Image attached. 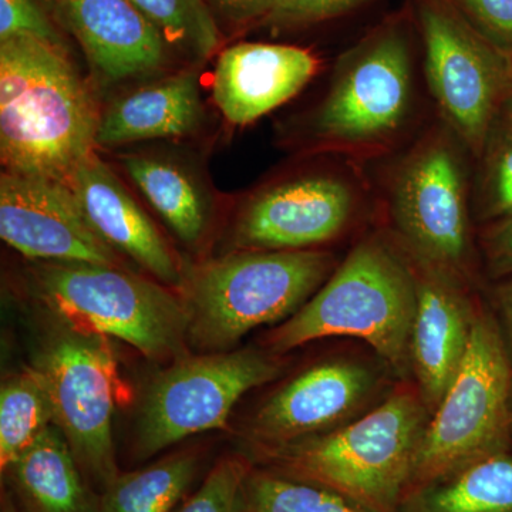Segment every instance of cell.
<instances>
[{"mask_svg":"<svg viewBox=\"0 0 512 512\" xmlns=\"http://www.w3.org/2000/svg\"><path fill=\"white\" fill-rule=\"evenodd\" d=\"M198 470L191 453L163 458L133 473H119L104 487L100 512H170L183 498Z\"/></svg>","mask_w":512,"mask_h":512,"instance_id":"603a6c76","label":"cell"},{"mask_svg":"<svg viewBox=\"0 0 512 512\" xmlns=\"http://www.w3.org/2000/svg\"><path fill=\"white\" fill-rule=\"evenodd\" d=\"M511 367L493 322L473 319L470 342L436 417L421 437L412 480L429 487L504 453L510 431Z\"/></svg>","mask_w":512,"mask_h":512,"instance_id":"52a82bcc","label":"cell"},{"mask_svg":"<svg viewBox=\"0 0 512 512\" xmlns=\"http://www.w3.org/2000/svg\"><path fill=\"white\" fill-rule=\"evenodd\" d=\"M106 84L157 70L167 43L133 0H50Z\"/></svg>","mask_w":512,"mask_h":512,"instance_id":"9a60e30c","label":"cell"},{"mask_svg":"<svg viewBox=\"0 0 512 512\" xmlns=\"http://www.w3.org/2000/svg\"><path fill=\"white\" fill-rule=\"evenodd\" d=\"M413 64L409 23H380L340 56L329 92L309 120V136L359 160L392 150L413 119Z\"/></svg>","mask_w":512,"mask_h":512,"instance_id":"7a4b0ae2","label":"cell"},{"mask_svg":"<svg viewBox=\"0 0 512 512\" xmlns=\"http://www.w3.org/2000/svg\"><path fill=\"white\" fill-rule=\"evenodd\" d=\"M423 420L413 396L396 394L356 423L278 456L289 473L309 484L372 512H396L412 480Z\"/></svg>","mask_w":512,"mask_h":512,"instance_id":"8992f818","label":"cell"},{"mask_svg":"<svg viewBox=\"0 0 512 512\" xmlns=\"http://www.w3.org/2000/svg\"><path fill=\"white\" fill-rule=\"evenodd\" d=\"M32 36L62 45L59 33L36 0H0V40Z\"/></svg>","mask_w":512,"mask_h":512,"instance_id":"f546056e","label":"cell"},{"mask_svg":"<svg viewBox=\"0 0 512 512\" xmlns=\"http://www.w3.org/2000/svg\"><path fill=\"white\" fill-rule=\"evenodd\" d=\"M35 367L45 379L55 426L84 473L106 487L120 473L113 414L121 394L106 336L66 326L47 343Z\"/></svg>","mask_w":512,"mask_h":512,"instance_id":"30bf717a","label":"cell"},{"mask_svg":"<svg viewBox=\"0 0 512 512\" xmlns=\"http://www.w3.org/2000/svg\"><path fill=\"white\" fill-rule=\"evenodd\" d=\"M101 114L63 46L0 40L3 171L69 181L97 146Z\"/></svg>","mask_w":512,"mask_h":512,"instance_id":"6da1fadb","label":"cell"},{"mask_svg":"<svg viewBox=\"0 0 512 512\" xmlns=\"http://www.w3.org/2000/svg\"><path fill=\"white\" fill-rule=\"evenodd\" d=\"M0 237L36 262L120 266L116 251L94 232L66 181L3 171Z\"/></svg>","mask_w":512,"mask_h":512,"instance_id":"7c38bea8","label":"cell"},{"mask_svg":"<svg viewBox=\"0 0 512 512\" xmlns=\"http://www.w3.org/2000/svg\"><path fill=\"white\" fill-rule=\"evenodd\" d=\"M467 22L512 64V0H451Z\"/></svg>","mask_w":512,"mask_h":512,"instance_id":"f1b7e54d","label":"cell"},{"mask_svg":"<svg viewBox=\"0 0 512 512\" xmlns=\"http://www.w3.org/2000/svg\"><path fill=\"white\" fill-rule=\"evenodd\" d=\"M123 165L128 177L181 241L194 244L201 238L207 222L204 200L180 167L146 156L123 157Z\"/></svg>","mask_w":512,"mask_h":512,"instance_id":"7402d4cb","label":"cell"},{"mask_svg":"<svg viewBox=\"0 0 512 512\" xmlns=\"http://www.w3.org/2000/svg\"><path fill=\"white\" fill-rule=\"evenodd\" d=\"M510 305H511V315H512V288L510 291Z\"/></svg>","mask_w":512,"mask_h":512,"instance_id":"d590c367","label":"cell"},{"mask_svg":"<svg viewBox=\"0 0 512 512\" xmlns=\"http://www.w3.org/2000/svg\"><path fill=\"white\" fill-rule=\"evenodd\" d=\"M251 471L242 458H222L178 512H241L242 494Z\"/></svg>","mask_w":512,"mask_h":512,"instance_id":"83f0119b","label":"cell"},{"mask_svg":"<svg viewBox=\"0 0 512 512\" xmlns=\"http://www.w3.org/2000/svg\"><path fill=\"white\" fill-rule=\"evenodd\" d=\"M2 512H19L16 505L13 504L12 497L9 494H3L2 497Z\"/></svg>","mask_w":512,"mask_h":512,"instance_id":"e575fe53","label":"cell"},{"mask_svg":"<svg viewBox=\"0 0 512 512\" xmlns=\"http://www.w3.org/2000/svg\"><path fill=\"white\" fill-rule=\"evenodd\" d=\"M67 183L84 217L109 247L133 259L164 284L183 286L177 261L156 225L96 154L84 160Z\"/></svg>","mask_w":512,"mask_h":512,"instance_id":"2e32d148","label":"cell"},{"mask_svg":"<svg viewBox=\"0 0 512 512\" xmlns=\"http://www.w3.org/2000/svg\"><path fill=\"white\" fill-rule=\"evenodd\" d=\"M416 308L417 276L380 239H366L271 342L286 352L329 336H353L403 370L410 359Z\"/></svg>","mask_w":512,"mask_h":512,"instance_id":"3957f363","label":"cell"},{"mask_svg":"<svg viewBox=\"0 0 512 512\" xmlns=\"http://www.w3.org/2000/svg\"><path fill=\"white\" fill-rule=\"evenodd\" d=\"M72 448L55 424L10 466L6 476L29 512H100Z\"/></svg>","mask_w":512,"mask_h":512,"instance_id":"ffe728a7","label":"cell"},{"mask_svg":"<svg viewBox=\"0 0 512 512\" xmlns=\"http://www.w3.org/2000/svg\"><path fill=\"white\" fill-rule=\"evenodd\" d=\"M498 119H501L512 126V93L507 97V100L504 101V106L503 109H501V114Z\"/></svg>","mask_w":512,"mask_h":512,"instance_id":"836d02e7","label":"cell"},{"mask_svg":"<svg viewBox=\"0 0 512 512\" xmlns=\"http://www.w3.org/2000/svg\"><path fill=\"white\" fill-rule=\"evenodd\" d=\"M174 47L191 59H207L220 45V30L205 0H133Z\"/></svg>","mask_w":512,"mask_h":512,"instance_id":"d4e9b609","label":"cell"},{"mask_svg":"<svg viewBox=\"0 0 512 512\" xmlns=\"http://www.w3.org/2000/svg\"><path fill=\"white\" fill-rule=\"evenodd\" d=\"M480 207L490 218L512 214V126L498 119L480 157Z\"/></svg>","mask_w":512,"mask_h":512,"instance_id":"4316f807","label":"cell"},{"mask_svg":"<svg viewBox=\"0 0 512 512\" xmlns=\"http://www.w3.org/2000/svg\"><path fill=\"white\" fill-rule=\"evenodd\" d=\"M359 191L349 178L305 175L258 192L241 212L235 244L254 251H301L338 237Z\"/></svg>","mask_w":512,"mask_h":512,"instance_id":"4fadbf2b","label":"cell"},{"mask_svg":"<svg viewBox=\"0 0 512 512\" xmlns=\"http://www.w3.org/2000/svg\"><path fill=\"white\" fill-rule=\"evenodd\" d=\"M369 0H279L268 22L282 26L311 25L346 15Z\"/></svg>","mask_w":512,"mask_h":512,"instance_id":"4dcf8cb0","label":"cell"},{"mask_svg":"<svg viewBox=\"0 0 512 512\" xmlns=\"http://www.w3.org/2000/svg\"><path fill=\"white\" fill-rule=\"evenodd\" d=\"M241 512L372 511L319 485L299 483L265 471H251L242 494Z\"/></svg>","mask_w":512,"mask_h":512,"instance_id":"484cf974","label":"cell"},{"mask_svg":"<svg viewBox=\"0 0 512 512\" xmlns=\"http://www.w3.org/2000/svg\"><path fill=\"white\" fill-rule=\"evenodd\" d=\"M369 389V375L348 362L312 367L271 397L256 414V439L291 443L348 416Z\"/></svg>","mask_w":512,"mask_h":512,"instance_id":"e0dca14e","label":"cell"},{"mask_svg":"<svg viewBox=\"0 0 512 512\" xmlns=\"http://www.w3.org/2000/svg\"><path fill=\"white\" fill-rule=\"evenodd\" d=\"M424 74L444 124L474 158L512 93V64L477 32L451 0H414Z\"/></svg>","mask_w":512,"mask_h":512,"instance_id":"ba28073f","label":"cell"},{"mask_svg":"<svg viewBox=\"0 0 512 512\" xmlns=\"http://www.w3.org/2000/svg\"><path fill=\"white\" fill-rule=\"evenodd\" d=\"M485 248L495 274H512V214L500 218L488 232Z\"/></svg>","mask_w":512,"mask_h":512,"instance_id":"d6a6232c","label":"cell"},{"mask_svg":"<svg viewBox=\"0 0 512 512\" xmlns=\"http://www.w3.org/2000/svg\"><path fill=\"white\" fill-rule=\"evenodd\" d=\"M309 50L245 42L222 50L212 76L215 106L232 126H248L295 97L318 72Z\"/></svg>","mask_w":512,"mask_h":512,"instance_id":"5bb4252c","label":"cell"},{"mask_svg":"<svg viewBox=\"0 0 512 512\" xmlns=\"http://www.w3.org/2000/svg\"><path fill=\"white\" fill-rule=\"evenodd\" d=\"M30 272L37 298L69 328L119 339L154 360L183 352L187 305L164 286L83 262H39Z\"/></svg>","mask_w":512,"mask_h":512,"instance_id":"5b68a950","label":"cell"},{"mask_svg":"<svg viewBox=\"0 0 512 512\" xmlns=\"http://www.w3.org/2000/svg\"><path fill=\"white\" fill-rule=\"evenodd\" d=\"M208 8L237 25L269 20L279 0H205ZM211 10V12H212Z\"/></svg>","mask_w":512,"mask_h":512,"instance_id":"1f68e13d","label":"cell"},{"mask_svg":"<svg viewBox=\"0 0 512 512\" xmlns=\"http://www.w3.org/2000/svg\"><path fill=\"white\" fill-rule=\"evenodd\" d=\"M451 276L423 268L417 279L410 357L426 399L440 404L453 383L470 342V312Z\"/></svg>","mask_w":512,"mask_h":512,"instance_id":"ac0fdd59","label":"cell"},{"mask_svg":"<svg viewBox=\"0 0 512 512\" xmlns=\"http://www.w3.org/2000/svg\"><path fill=\"white\" fill-rule=\"evenodd\" d=\"M463 151L444 124L417 141L390 177V218L423 268L458 278L470 254L468 183Z\"/></svg>","mask_w":512,"mask_h":512,"instance_id":"9c48e42d","label":"cell"},{"mask_svg":"<svg viewBox=\"0 0 512 512\" xmlns=\"http://www.w3.org/2000/svg\"><path fill=\"white\" fill-rule=\"evenodd\" d=\"M197 74L184 72L120 97L100 116L97 146L113 147L194 133L202 120Z\"/></svg>","mask_w":512,"mask_h":512,"instance_id":"d6986e66","label":"cell"},{"mask_svg":"<svg viewBox=\"0 0 512 512\" xmlns=\"http://www.w3.org/2000/svg\"><path fill=\"white\" fill-rule=\"evenodd\" d=\"M332 268V255L308 249L242 252L208 262L184 285L187 338L201 349L231 348L252 329L295 315Z\"/></svg>","mask_w":512,"mask_h":512,"instance_id":"277c9868","label":"cell"},{"mask_svg":"<svg viewBox=\"0 0 512 512\" xmlns=\"http://www.w3.org/2000/svg\"><path fill=\"white\" fill-rule=\"evenodd\" d=\"M421 490L410 512H512V457L483 458Z\"/></svg>","mask_w":512,"mask_h":512,"instance_id":"44dd1931","label":"cell"},{"mask_svg":"<svg viewBox=\"0 0 512 512\" xmlns=\"http://www.w3.org/2000/svg\"><path fill=\"white\" fill-rule=\"evenodd\" d=\"M276 373L272 360L252 350L181 357L148 390L137 456L144 460L194 434L224 429L238 400Z\"/></svg>","mask_w":512,"mask_h":512,"instance_id":"8fae6325","label":"cell"},{"mask_svg":"<svg viewBox=\"0 0 512 512\" xmlns=\"http://www.w3.org/2000/svg\"><path fill=\"white\" fill-rule=\"evenodd\" d=\"M55 424L45 379L35 366L10 377L0 390V470L10 466Z\"/></svg>","mask_w":512,"mask_h":512,"instance_id":"cb8c5ba5","label":"cell"}]
</instances>
